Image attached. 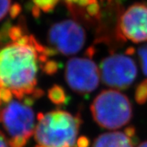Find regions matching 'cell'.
<instances>
[{"label":"cell","mask_w":147,"mask_h":147,"mask_svg":"<svg viewBox=\"0 0 147 147\" xmlns=\"http://www.w3.org/2000/svg\"><path fill=\"white\" fill-rule=\"evenodd\" d=\"M38 53L30 46L15 42L0 50V82L22 100L37 84Z\"/></svg>","instance_id":"1"},{"label":"cell","mask_w":147,"mask_h":147,"mask_svg":"<svg viewBox=\"0 0 147 147\" xmlns=\"http://www.w3.org/2000/svg\"><path fill=\"white\" fill-rule=\"evenodd\" d=\"M34 139L46 147H76L77 136L82 123L80 115L56 110L38 114Z\"/></svg>","instance_id":"2"},{"label":"cell","mask_w":147,"mask_h":147,"mask_svg":"<svg viewBox=\"0 0 147 147\" xmlns=\"http://www.w3.org/2000/svg\"><path fill=\"white\" fill-rule=\"evenodd\" d=\"M96 123L107 129L120 128L131 120L132 108L129 99L116 90H104L91 105Z\"/></svg>","instance_id":"3"},{"label":"cell","mask_w":147,"mask_h":147,"mask_svg":"<svg viewBox=\"0 0 147 147\" xmlns=\"http://www.w3.org/2000/svg\"><path fill=\"white\" fill-rule=\"evenodd\" d=\"M137 68L130 57L113 54L104 58L100 65L102 82L108 87L127 89L137 78Z\"/></svg>","instance_id":"4"},{"label":"cell","mask_w":147,"mask_h":147,"mask_svg":"<svg viewBox=\"0 0 147 147\" xmlns=\"http://www.w3.org/2000/svg\"><path fill=\"white\" fill-rule=\"evenodd\" d=\"M47 41L65 56L74 55L84 47L86 34L82 26L74 20H65L53 25L47 33Z\"/></svg>","instance_id":"5"},{"label":"cell","mask_w":147,"mask_h":147,"mask_svg":"<svg viewBox=\"0 0 147 147\" xmlns=\"http://www.w3.org/2000/svg\"><path fill=\"white\" fill-rule=\"evenodd\" d=\"M0 122L11 138L24 137L30 139L34 133V110L17 100H11L0 110Z\"/></svg>","instance_id":"6"},{"label":"cell","mask_w":147,"mask_h":147,"mask_svg":"<svg viewBox=\"0 0 147 147\" xmlns=\"http://www.w3.org/2000/svg\"><path fill=\"white\" fill-rule=\"evenodd\" d=\"M100 70L90 58L73 57L65 68V80L71 89L80 95L93 92L99 84Z\"/></svg>","instance_id":"7"},{"label":"cell","mask_w":147,"mask_h":147,"mask_svg":"<svg viewBox=\"0 0 147 147\" xmlns=\"http://www.w3.org/2000/svg\"><path fill=\"white\" fill-rule=\"evenodd\" d=\"M119 34L132 42L147 41V4L136 3L128 7L119 21Z\"/></svg>","instance_id":"8"},{"label":"cell","mask_w":147,"mask_h":147,"mask_svg":"<svg viewBox=\"0 0 147 147\" xmlns=\"http://www.w3.org/2000/svg\"><path fill=\"white\" fill-rule=\"evenodd\" d=\"M92 147H134L132 137L126 131H113L96 138Z\"/></svg>","instance_id":"9"},{"label":"cell","mask_w":147,"mask_h":147,"mask_svg":"<svg viewBox=\"0 0 147 147\" xmlns=\"http://www.w3.org/2000/svg\"><path fill=\"white\" fill-rule=\"evenodd\" d=\"M47 96L49 100L53 104L57 105H64L67 104L69 101V97L65 93V91L60 85L55 84L48 90Z\"/></svg>","instance_id":"10"},{"label":"cell","mask_w":147,"mask_h":147,"mask_svg":"<svg viewBox=\"0 0 147 147\" xmlns=\"http://www.w3.org/2000/svg\"><path fill=\"white\" fill-rule=\"evenodd\" d=\"M34 5L37 6L43 12H51L54 10L60 0H32Z\"/></svg>","instance_id":"11"},{"label":"cell","mask_w":147,"mask_h":147,"mask_svg":"<svg viewBox=\"0 0 147 147\" xmlns=\"http://www.w3.org/2000/svg\"><path fill=\"white\" fill-rule=\"evenodd\" d=\"M135 99L139 104H144L147 101V79L138 84L135 92Z\"/></svg>","instance_id":"12"},{"label":"cell","mask_w":147,"mask_h":147,"mask_svg":"<svg viewBox=\"0 0 147 147\" xmlns=\"http://www.w3.org/2000/svg\"><path fill=\"white\" fill-rule=\"evenodd\" d=\"M41 68L42 71L47 75H54L60 69V65L56 61L47 60L45 63L41 65Z\"/></svg>","instance_id":"13"},{"label":"cell","mask_w":147,"mask_h":147,"mask_svg":"<svg viewBox=\"0 0 147 147\" xmlns=\"http://www.w3.org/2000/svg\"><path fill=\"white\" fill-rule=\"evenodd\" d=\"M138 57L140 59L143 73L147 76V44H145L144 46L139 48Z\"/></svg>","instance_id":"14"},{"label":"cell","mask_w":147,"mask_h":147,"mask_svg":"<svg viewBox=\"0 0 147 147\" xmlns=\"http://www.w3.org/2000/svg\"><path fill=\"white\" fill-rule=\"evenodd\" d=\"M11 24L10 21H7L3 23L0 29V42L5 43L8 42L9 38V30H10Z\"/></svg>","instance_id":"15"},{"label":"cell","mask_w":147,"mask_h":147,"mask_svg":"<svg viewBox=\"0 0 147 147\" xmlns=\"http://www.w3.org/2000/svg\"><path fill=\"white\" fill-rule=\"evenodd\" d=\"M29 139L24 137H17L10 138L8 144L10 147H25L26 146Z\"/></svg>","instance_id":"16"},{"label":"cell","mask_w":147,"mask_h":147,"mask_svg":"<svg viewBox=\"0 0 147 147\" xmlns=\"http://www.w3.org/2000/svg\"><path fill=\"white\" fill-rule=\"evenodd\" d=\"M0 96H1V100L4 103H9L13 98L12 92L6 87H3L0 88Z\"/></svg>","instance_id":"17"},{"label":"cell","mask_w":147,"mask_h":147,"mask_svg":"<svg viewBox=\"0 0 147 147\" xmlns=\"http://www.w3.org/2000/svg\"><path fill=\"white\" fill-rule=\"evenodd\" d=\"M11 0H0V21H2L10 9Z\"/></svg>","instance_id":"18"},{"label":"cell","mask_w":147,"mask_h":147,"mask_svg":"<svg viewBox=\"0 0 147 147\" xmlns=\"http://www.w3.org/2000/svg\"><path fill=\"white\" fill-rule=\"evenodd\" d=\"M21 6L17 3H15L13 5L11 6L10 9H9V14H10L11 18L12 19H15L17 16H19L21 14Z\"/></svg>","instance_id":"19"},{"label":"cell","mask_w":147,"mask_h":147,"mask_svg":"<svg viewBox=\"0 0 147 147\" xmlns=\"http://www.w3.org/2000/svg\"><path fill=\"white\" fill-rule=\"evenodd\" d=\"M89 140L86 137H80L76 142V147H88Z\"/></svg>","instance_id":"20"},{"label":"cell","mask_w":147,"mask_h":147,"mask_svg":"<svg viewBox=\"0 0 147 147\" xmlns=\"http://www.w3.org/2000/svg\"><path fill=\"white\" fill-rule=\"evenodd\" d=\"M15 43L18 44V45H21V46H29V43H30V36L25 34L23 36L20 38Z\"/></svg>","instance_id":"21"},{"label":"cell","mask_w":147,"mask_h":147,"mask_svg":"<svg viewBox=\"0 0 147 147\" xmlns=\"http://www.w3.org/2000/svg\"><path fill=\"white\" fill-rule=\"evenodd\" d=\"M23 100V104H25L29 107H31L35 102V99L31 95H26L24 96V98L22 99Z\"/></svg>","instance_id":"22"},{"label":"cell","mask_w":147,"mask_h":147,"mask_svg":"<svg viewBox=\"0 0 147 147\" xmlns=\"http://www.w3.org/2000/svg\"><path fill=\"white\" fill-rule=\"evenodd\" d=\"M43 95H44L43 90H42L41 88H35L34 90L33 91L31 96L34 98V99H39V98H41L42 96H43Z\"/></svg>","instance_id":"23"},{"label":"cell","mask_w":147,"mask_h":147,"mask_svg":"<svg viewBox=\"0 0 147 147\" xmlns=\"http://www.w3.org/2000/svg\"><path fill=\"white\" fill-rule=\"evenodd\" d=\"M0 147H10L8 144V141L7 140V137L1 130H0Z\"/></svg>","instance_id":"24"},{"label":"cell","mask_w":147,"mask_h":147,"mask_svg":"<svg viewBox=\"0 0 147 147\" xmlns=\"http://www.w3.org/2000/svg\"><path fill=\"white\" fill-rule=\"evenodd\" d=\"M31 11H32V15L34 17V18H39L40 16H41V10L37 7V6H34V7H32L31 8Z\"/></svg>","instance_id":"25"},{"label":"cell","mask_w":147,"mask_h":147,"mask_svg":"<svg viewBox=\"0 0 147 147\" xmlns=\"http://www.w3.org/2000/svg\"><path fill=\"white\" fill-rule=\"evenodd\" d=\"M101 3H114V2H115V1H118V0H100Z\"/></svg>","instance_id":"26"},{"label":"cell","mask_w":147,"mask_h":147,"mask_svg":"<svg viewBox=\"0 0 147 147\" xmlns=\"http://www.w3.org/2000/svg\"><path fill=\"white\" fill-rule=\"evenodd\" d=\"M66 4H74L77 0H64Z\"/></svg>","instance_id":"27"},{"label":"cell","mask_w":147,"mask_h":147,"mask_svg":"<svg viewBox=\"0 0 147 147\" xmlns=\"http://www.w3.org/2000/svg\"><path fill=\"white\" fill-rule=\"evenodd\" d=\"M137 147H147V141L146 142H144L141 143L139 146H137Z\"/></svg>","instance_id":"28"},{"label":"cell","mask_w":147,"mask_h":147,"mask_svg":"<svg viewBox=\"0 0 147 147\" xmlns=\"http://www.w3.org/2000/svg\"><path fill=\"white\" fill-rule=\"evenodd\" d=\"M34 147H46L44 146H42V145H39V144H38V145H36Z\"/></svg>","instance_id":"29"},{"label":"cell","mask_w":147,"mask_h":147,"mask_svg":"<svg viewBox=\"0 0 147 147\" xmlns=\"http://www.w3.org/2000/svg\"><path fill=\"white\" fill-rule=\"evenodd\" d=\"M3 84H2V83L0 82V88H3Z\"/></svg>","instance_id":"30"},{"label":"cell","mask_w":147,"mask_h":147,"mask_svg":"<svg viewBox=\"0 0 147 147\" xmlns=\"http://www.w3.org/2000/svg\"><path fill=\"white\" fill-rule=\"evenodd\" d=\"M2 105V100H1V96H0V106Z\"/></svg>","instance_id":"31"}]
</instances>
